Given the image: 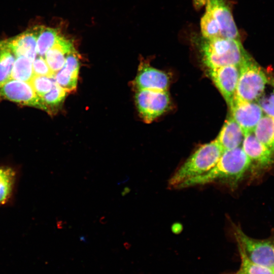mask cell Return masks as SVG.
<instances>
[{"instance_id":"4316f807","label":"cell","mask_w":274,"mask_h":274,"mask_svg":"<svg viewBox=\"0 0 274 274\" xmlns=\"http://www.w3.org/2000/svg\"><path fill=\"white\" fill-rule=\"evenodd\" d=\"M129 180V176H125L124 177V178L121 180H120L117 183V184L118 185H120V184H124L125 183H126L127 182H128Z\"/></svg>"},{"instance_id":"52a82bcc","label":"cell","mask_w":274,"mask_h":274,"mask_svg":"<svg viewBox=\"0 0 274 274\" xmlns=\"http://www.w3.org/2000/svg\"><path fill=\"white\" fill-rule=\"evenodd\" d=\"M135 101L142 118L150 123L166 111L170 99L167 91L137 90Z\"/></svg>"},{"instance_id":"2e32d148","label":"cell","mask_w":274,"mask_h":274,"mask_svg":"<svg viewBox=\"0 0 274 274\" xmlns=\"http://www.w3.org/2000/svg\"><path fill=\"white\" fill-rule=\"evenodd\" d=\"M244 138L242 128L231 117L225 121L216 140L224 151L240 147Z\"/></svg>"},{"instance_id":"8992f818","label":"cell","mask_w":274,"mask_h":274,"mask_svg":"<svg viewBox=\"0 0 274 274\" xmlns=\"http://www.w3.org/2000/svg\"><path fill=\"white\" fill-rule=\"evenodd\" d=\"M201 19L212 23L221 37L240 40V35L226 0H206V10Z\"/></svg>"},{"instance_id":"7a4b0ae2","label":"cell","mask_w":274,"mask_h":274,"mask_svg":"<svg viewBox=\"0 0 274 274\" xmlns=\"http://www.w3.org/2000/svg\"><path fill=\"white\" fill-rule=\"evenodd\" d=\"M202 60L208 68L233 65L239 66L251 56L241 40L218 37L195 36Z\"/></svg>"},{"instance_id":"4fadbf2b","label":"cell","mask_w":274,"mask_h":274,"mask_svg":"<svg viewBox=\"0 0 274 274\" xmlns=\"http://www.w3.org/2000/svg\"><path fill=\"white\" fill-rule=\"evenodd\" d=\"M134 85L136 90L167 91L169 78L164 72L142 62L134 80Z\"/></svg>"},{"instance_id":"5b68a950","label":"cell","mask_w":274,"mask_h":274,"mask_svg":"<svg viewBox=\"0 0 274 274\" xmlns=\"http://www.w3.org/2000/svg\"><path fill=\"white\" fill-rule=\"evenodd\" d=\"M237 246L254 263L274 269V232L269 237L258 239L249 237L239 226L234 227Z\"/></svg>"},{"instance_id":"44dd1931","label":"cell","mask_w":274,"mask_h":274,"mask_svg":"<svg viewBox=\"0 0 274 274\" xmlns=\"http://www.w3.org/2000/svg\"><path fill=\"white\" fill-rule=\"evenodd\" d=\"M33 76L32 62L23 56L16 57L12 68L11 79L29 82Z\"/></svg>"},{"instance_id":"7402d4cb","label":"cell","mask_w":274,"mask_h":274,"mask_svg":"<svg viewBox=\"0 0 274 274\" xmlns=\"http://www.w3.org/2000/svg\"><path fill=\"white\" fill-rule=\"evenodd\" d=\"M15 57L9 49L0 45V85L11 80Z\"/></svg>"},{"instance_id":"4dcf8cb0","label":"cell","mask_w":274,"mask_h":274,"mask_svg":"<svg viewBox=\"0 0 274 274\" xmlns=\"http://www.w3.org/2000/svg\"><path fill=\"white\" fill-rule=\"evenodd\" d=\"M272 270H273V273L274 274V269H273Z\"/></svg>"},{"instance_id":"f1b7e54d","label":"cell","mask_w":274,"mask_h":274,"mask_svg":"<svg viewBox=\"0 0 274 274\" xmlns=\"http://www.w3.org/2000/svg\"><path fill=\"white\" fill-rule=\"evenodd\" d=\"M99 222L102 224H105L107 223L108 220L105 216H102L100 218Z\"/></svg>"},{"instance_id":"e0dca14e","label":"cell","mask_w":274,"mask_h":274,"mask_svg":"<svg viewBox=\"0 0 274 274\" xmlns=\"http://www.w3.org/2000/svg\"><path fill=\"white\" fill-rule=\"evenodd\" d=\"M17 172L9 165L0 166V206L8 203L14 194Z\"/></svg>"},{"instance_id":"277c9868","label":"cell","mask_w":274,"mask_h":274,"mask_svg":"<svg viewBox=\"0 0 274 274\" xmlns=\"http://www.w3.org/2000/svg\"><path fill=\"white\" fill-rule=\"evenodd\" d=\"M239 75L234 98L257 102L268 81L262 68L250 56L239 67Z\"/></svg>"},{"instance_id":"30bf717a","label":"cell","mask_w":274,"mask_h":274,"mask_svg":"<svg viewBox=\"0 0 274 274\" xmlns=\"http://www.w3.org/2000/svg\"><path fill=\"white\" fill-rule=\"evenodd\" d=\"M232 117L242 128L244 135L254 132L262 117L263 111L257 102H248L233 98L229 105Z\"/></svg>"},{"instance_id":"5bb4252c","label":"cell","mask_w":274,"mask_h":274,"mask_svg":"<svg viewBox=\"0 0 274 274\" xmlns=\"http://www.w3.org/2000/svg\"><path fill=\"white\" fill-rule=\"evenodd\" d=\"M79 71V58L74 50L67 55L64 65L55 74V80L66 92H72L76 89Z\"/></svg>"},{"instance_id":"9c48e42d","label":"cell","mask_w":274,"mask_h":274,"mask_svg":"<svg viewBox=\"0 0 274 274\" xmlns=\"http://www.w3.org/2000/svg\"><path fill=\"white\" fill-rule=\"evenodd\" d=\"M0 98L44 110L41 98L29 82L10 80L0 85Z\"/></svg>"},{"instance_id":"ac0fdd59","label":"cell","mask_w":274,"mask_h":274,"mask_svg":"<svg viewBox=\"0 0 274 274\" xmlns=\"http://www.w3.org/2000/svg\"><path fill=\"white\" fill-rule=\"evenodd\" d=\"M254 133L256 138L274 154V119L267 115L263 116Z\"/></svg>"},{"instance_id":"1f68e13d","label":"cell","mask_w":274,"mask_h":274,"mask_svg":"<svg viewBox=\"0 0 274 274\" xmlns=\"http://www.w3.org/2000/svg\"><path fill=\"white\" fill-rule=\"evenodd\" d=\"M232 274H236V273H235V272H234V273H232Z\"/></svg>"},{"instance_id":"d6986e66","label":"cell","mask_w":274,"mask_h":274,"mask_svg":"<svg viewBox=\"0 0 274 274\" xmlns=\"http://www.w3.org/2000/svg\"><path fill=\"white\" fill-rule=\"evenodd\" d=\"M66 93V92L57 83L54 79L50 91L41 97L44 107V111L49 114H53L56 112L64 101Z\"/></svg>"},{"instance_id":"7c38bea8","label":"cell","mask_w":274,"mask_h":274,"mask_svg":"<svg viewBox=\"0 0 274 274\" xmlns=\"http://www.w3.org/2000/svg\"><path fill=\"white\" fill-rule=\"evenodd\" d=\"M208 74L229 106L234 97L239 75V67L228 65L209 68Z\"/></svg>"},{"instance_id":"8fae6325","label":"cell","mask_w":274,"mask_h":274,"mask_svg":"<svg viewBox=\"0 0 274 274\" xmlns=\"http://www.w3.org/2000/svg\"><path fill=\"white\" fill-rule=\"evenodd\" d=\"M40 27L35 26L15 37L0 41V45L9 49L16 57L23 56L33 62L37 55V40Z\"/></svg>"},{"instance_id":"3957f363","label":"cell","mask_w":274,"mask_h":274,"mask_svg":"<svg viewBox=\"0 0 274 274\" xmlns=\"http://www.w3.org/2000/svg\"><path fill=\"white\" fill-rule=\"evenodd\" d=\"M223 152L216 139L202 145L171 177L169 187L176 188L183 182L207 173L217 163Z\"/></svg>"},{"instance_id":"603a6c76","label":"cell","mask_w":274,"mask_h":274,"mask_svg":"<svg viewBox=\"0 0 274 274\" xmlns=\"http://www.w3.org/2000/svg\"><path fill=\"white\" fill-rule=\"evenodd\" d=\"M241 259V264L236 274H273V270L251 261L243 250L238 247Z\"/></svg>"},{"instance_id":"ba28073f","label":"cell","mask_w":274,"mask_h":274,"mask_svg":"<svg viewBox=\"0 0 274 274\" xmlns=\"http://www.w3.org/2000/svg\"><path fill=\"white\" fill-rule=\"evenodd\" d=\"M242 148L251 161L250 172L254 177L274 167V154L256 138L254 132L244 135Z\"/></svg>"},{"instance_id":"ffe728a7","label":"cell","mask_w":274,"mask_h":274,"mask_svg":"<svg viewBox=\"0 0 274 274\" xmlns=\"http://www.w3.org/2000/svg\"><path fill=\"white\" fill-rule=\"evenodd\" d=\"M60 36L56 28L41 25L37 40V54L44 56L46 52L55 43Z\"/></svg>"},{"instance_id":"d4e9b609","label":"cell","mask_w":274,"mask_h":274,"mask_svg":"<svg viewBox=\"0 0 274 274\" xmlns=\"http://www.w3.org/2000/svg\"><path fill=\"white\" fill-rule=\"evenodd\" d=\"M271 89L267 94L263 93L257 102L266 115L274 119V83Z\"/></svg>"},{"instance_id":"484cf974","label":"cell","mask_w":274,"mask_h":274,"mask_svg":"<svg viewBox=\"0 0 274 274\" xmlns=\"http://www.w3.org/2000/svg\"><path fill=\"white\" fill-rule=\"evenodd\" d=\"M34 75L46 76L50 78L55 77V74L51 70L45 58L40 56L35 58L32 62Z\"/></svg>"},{"instance_id":"9a60e30c","label":"cell","mask_w":274,"mask_h":274,"mask_svg":"<svg viewBox=\"0 0 274 274\" xmlns=\"http://www.w3.org/2000/svg\"><path fill=\"white\" fill-rule=\"evenodd\" d=\"M74 50H75L72 42L60 35L44 58L51 70L56 74L64 65L67 55Z\"/></svg>"},{"instance_id":"6da1fadb","label":"cell","mask_w":274,"mask_h":274,"mask_svg":"<svg viewBox=\"0 0 274 274\" xmlns=\"http://www.w3.org/2000/svg\"><path fill=\"white\" fill-rule=\"evenodd\" d=\"M249 158L241 147L224 151L217 163L207 173L188 179L176 188L205 185L215 182H227L236 186L248 171H251Z\"/></svg>"},{"instance_id":"cb8c5ba5","label":"cell","mask_w":274,"mask_h":274,"mask_svg":"<svg viewBox=\"0 0 274 274\" xmlns=\"http://www.w3.org/2000/svg\"><path fill=\"white\" fill-rule=\"evenodd\" d=\"M54 79V77L34 75L29 83L37 94L41 97L50 91Z\"/></svg>"},{"instance_id":"f546056e","label":"cell","mask_w":274,"mask_h":274,"mask_svg":"<svg viewBox=\"0 0 274 274\" xmlns=\"http://www.w3.org/2000/svg\"><path fill=\"white\" fill-rule=\"evenodd\" d=\"M80 240L82 242H83L84 243H87V239L86 238V237L84 235H81L79 237Z\"/></svg>"},{"instance_id":"83f0119b","label":"cell","mask_w":274,"mask_h":274,"mask_svg":"<svg viewBox=\"0 0 274 274\" xmlns=\"http://www.w3.org/2000/svg\"><path fill=\"white\" fill-rule=\"evenodd\" d=\"M130 192V188L129 187H125L121 192V195L122 196H125Z\"/></svg>"}]
</instances>
